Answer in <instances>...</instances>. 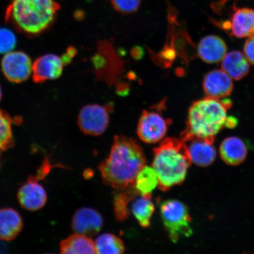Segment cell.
I'll list each match as a JSON object with an SVG mask.
<instances>
[{
    "label": "cell",
    "mask_w": 254,
    "mask_h": 254,
    "mask_svg": "<svg viewBox=\"0 0 254 254\" xmlns=\"http://www.w3.org/2000/svg\"><path fill=\"white\" fill-rule=\"evenodd\" d=\"M146 163L144 152L134 139L117 135L99 171L105 184L122 191L134 189L136 177Z\"/></svg>",
    "instance_id": "6da1fadb"
},
{
    "label": "cell",
    "mask_w": 254,
    "mask_h": 254,
    "mask_svg": "<svg viewBox=\"0 0 254 254\" xmlns=\"http://www.w3.org/2000/svg\"><path fill=\"white\" fill-rule=\"evenodd\" d=\"M232 105L230 99L206 97L195 101L190 107L181 139L184 142L202 139L214 142L215 135L225 127L227 111Z\"/></svg>",
    "instance_id": "7a4b0ae2"
},
{
    "label": "cell",
    "mask_w": 254,
    "mask_h": 254,
    "mask_svg": "<svg viewBox=\"0 0 254 254\" xmlns=\"http://www.w3.org/2000/svg\"><path fill=\"white\" fill-rule=\"evenodd\" d=\"M153 152L152 167L157 174L158 188L167 191L182 184L191 163L186 142L182 139L167 138Z\"/></svg>",
    "instance_id": "3957f363"
},
{
    "label": "cell",
    "mask_w": 254,
    "mask_h": 254,
    "mask_svg": "<svg viewBox=\"0 0 254 254\" xmlns=\"http://www.w3.org/2000/svg\"><path fill=\"white\" fill-rule=\"evenodd\" d=\"M60 9L56 0H11L5 20L21 33L36 36L52 26Z\"/></svg>",
    "instance_id": "277c9868"
},
{
    "label": "cell",
    "mask_w": 254,
    "mask_h": 254,
    "mask_svg": "<svg viewBox=\"0 0 254 254\" xmlns=\"http://www.w3.org/2000/svg\"><path fill=\"white\" fill-rule=\"evenodd\" d=\"M160 208L164 226L173 243H176L182 237L191 236V218L184 203L176 199H168L161 203Z\"/></svg>",
    "instance_id": "5b68a950"
},
{
    "label": "cell",
    "mask_w": 254,
    "mask_h": 254,
    "mask_svg": "<svg viewBox=\"0 0 254 254\" xmlns=\"http://www.w3.org/2000/svg\"><path fill=\"white\" fill-rule=\"evenodd\" d=\"M52 168L49 159L46 158L36 176H30L19 189L17 198L19 204L28 211H36L43 208L47 200V192L39 183L45 178Z\"/></svg>",
    "instance_id": "8992f818"
},
{
    "label": "cell",
    "mask_w": 254,
    "mask_h": 254,
    "mask_svg": "<svg viewBox=\"0 0 254 254\" xmlns=\"http://www.w3.org/2000/svg\"><path fill=\"white\" fill-rule=\"evenodd\" d=\"M110 122L109 108L90 104L81 110L78 117L79 129L85 134L98 136L106 131Z\"/></svg>",
    "instance_id": "52a82bcc"
},
{
    "label": "cell",
    "mask_w": 254,
    "mask_h": 254,
    "mask_svg": "<svg viewBox=\"0 0 254 254\" xmlns=\"http://www.w3.org/2000/svg\"><path fill=\"white\" fill-rule=\"evenodd\" d=\"M170 120H166L160 113L144 110L138 121L136 132L143 142L154 144L166 136Z\"/></svg>",
    "instance_id": "ba28073f"
},
{
    "label": "cell",
    "mask_w": 254,
    "mask_h": 254,
    "mask_svg": "<svg viewBox=\"0 0 254 254\" xmlns=\"http://www.w3.org/2000/svg\"><path fill=\"white\" fill-rule=\"evenodd\" d=\"M33 64L26 53L12 51L3 57L1 66L3 74L8 81L20 83L27 80L32 75Z\"/></svg>",
    "instance_id": "9c48e42d"
},
{
    "label": "cell",
    "mask_w": 254,
    "mask_h": 254,
    "mask_svg": "<svg viewBox=\"0 0 254 254\" xmlns=\"http://www.w3.org/2000/svg\"><path fill=\"white\" fill-rule=\"evenodd\" d=\"M103 225L102 216L91 208H79L72 219L71 228L75 233L89 237L96 236Z\"/></svg>",
    "instance_id": "30bf717a"
},
{
    "label": "cell",
    "mask_w": 254,
    "mask_h": 254,
    "mask_svg": "<svg viewBox=\"0 0 254 254\" xmlns=\"http://www.w3.org/2000/svg\"><path fill=\"white\" fill-rule=\"evenodd\" d=\"M62 57L47 54L37 58L33 64V78L36 82L55 80L62 75L64 66Z\"/></svg>",
    "instance_id": "8fae6325"
},
{
    "label": "cell",
    "mask_w": 254,
    "mask_h": 254,
    "mask_svg": "<svg viewBox=\"0 0 254 254\" xmlns=\"http://www.w3.org/2000/svg\"><path fill=\"white\" fill-rule=\"evenodd\" d=\"M233 87L232 79L222 69L209 72L203 80V89L206 96L214 99L228 97L233 91Z\"/></svg>",
    "instance_id": "7c38bea8"
},
{
    "label": "cell",
    "mask_w": 254,
    "mask_h": 254,
    "mask_svg": "<svg viewBox=\"0 0 254 254\" xmlns=\"http://www.w3.org/2000/svg\"><path fill=\"white\" fill-rule=\"evenodd\" d=\"M224 27L230 29L234 37L243 39L254 35V10L249 8H235L231 20Z\"/></svg>",
    "instance_id": "4fadbf2b"
},
{
    "label": "cell",
    "mask_w": 254,
    "mask_h": 254,
    "mask_svg": "<svg viewBox=\"0 0 254 254\" xmlns=\"http://www.w3.org/2000/svg\"><path fill=\"white\" fill-rule=\"evenodd\" d=\"M227 47L224 41L217 36L203 38L198 46V55L202 61L209 64L220 62L226 55Z\"/></svg>",
    "instance_id": "5bb4252c"
},
{
    "label": "cell",
    "mask_w": 254,
    "mask_h": 254,
    "mask_svg": "<svg viewBox=\"0 0 254 254\" xmlns=\"http://www.w3.org/2000/svg\"><path fill=\"white\" fill-rule=\"evenodd\" d=\"M23 227V220L17 211L10 208L0 209V240H14Z\"/></svg>",
    "instance_id": "9a60e30c"
},
{
    "label": "cell",
    "mask_w": 254,
    "mask_h": 254,
    "mask_svg": "<svg viewBox=\"0 0 254 254\" xmlns=\"http://www.w3.org/2000/svg\"><path fill=\"white\" fill-rule=\"evenodd\" d=\"M187 146L190 161L196 166L206 167L211 165L216 158L213 142L202 139L190 140Z\"/></svg>",
    "instance_id": "2e32d148"
},
{
    "label": "cell",
    "mask_w": 254,
    "mask_h": 254,
    "mask_svg": "<svg viewBox=\"0 0 254 254\" xmlns=\"http://www.w3.org/2000/svg\"><path fill=\"white\" fill-rule=\"evenodd\" d=\"M221 68L231 79L238 81L249 72V62L242 53L233 51L226 54L222 60Z\"/></svg>",
    "instance_id": "e0dca14e"
},
{
    "label": "cell",
    "mask_w": 254,
    "mask_h": 254,
    "mask_svg": "<svg viewBox=\"0 0 254 254\" xmlns=\"http://www.w3.org/2000/svg\"><path fill=\"white\" fill-rule=\"evenodd\" d=\"M220 152L222 160L231 166L243 163L247 155L245 143L236 136L225 139L221 143Z\"/></svg>",
    "instance_id": "ac0fdd59"
},
{
    "label": "cell",
    "mask_w": 254,
    "mask_h": 254,
    "mask_svg": "<svg viewBox=\"0 0 254 254\" xmlns=\"http://www.w3.org/2000/svg\"><path fill=\"white\" fill-rule=\"evenodd\" d=\"M60 252L63 254H97L95 243L91 238L77 233L62 241Z\"/></svg>",
    "instance_id": "d6986e66"
},
{
    "label": "cell",
    "mask_w": 254,
    "mask_h": 254,
    "mask_svg": "<svg viewBox=\"0 0 254 254\" xmlns=\"http://www.w3.org/2000/svg\"><path fill=\"white\" fill-rule=\"evenodd\" d=\"M131 210L139 225L143 228L150 225L151 219L155 210V206L151 201V196H143L136 198L132 203Z\"/></svg>",
    "instance_id": "ffe728a7"
},
{
    "label": "cell",
    "mask_w": 254,
    "mask_h": 254,
    "mask_svg": "<svg viewBox=\"0 0 254 254\" xmlns=\"http://www.w3.org/2000/svg\"><path fill=\"white\" fill-rule=\"evenodd\" d=\"M158 185V176L154 168L145 166L136 177L134 189L139 195L151 196V193Z\"/></svg>",
    "instance_id": "44dd1931"
},
{
    "label": "cell",
    "mask_w": 254,
    "mask_h": 254,
    "mask_svg": "<svg viewBox=\"0 0 254 254\" xmlns=\"http://www.w3.org/2000/svg\"><path fill=\"white\" fill-rule=\"evenodd\" d=\"M94 243L97 254H120L125 252L123 241L112 234L101 235L97 237Z\"/></svg>",
    "instance_id": "7402d4cb"
},
{
    "label": "cell",
    "mask_w": 254,
    "mask_h": 254,
    "mask_svg": "<svg viewBox=\"0 0 254 254\" xmlns=\"http://www.w3.org/2000/svg\"><path fill=\"white\" fill-rule=\"evenodd\" d=\"M139 193L135 189L122 190L117 193L114 199V213L116 220L125 221L129 217V204Z\"/></svg>",
    "instance_id": "603a6c76"
},
{
    "label": "cell",
    "mask_w": 254,
    "mask_h": 254,
    "mask_svg": "<svg viewBox=\"0 0 254 254\" xmlns=\"http://www.w3.org/2000/svg\"><path fill=\"white\" fill-rule=\"evenodd\" d=\"M12 121L7 113L0 110V150L5 151L14 145Z\"/></svg>",
    "instance_id": "cb8c5ba5"
},
{
    "label": "cell",
    "mask_w": 254,
    "mask_h": 254,
    "mask_svg": "<svg viewBox=\"0 0 254 254\" xmlns=\"http://www.w3.org/2000/svg\"><path fill=\"white\" fill-rule=\"evenodd\" d=\"M17 45V37L8 28H0V55H6L14 51Z\"/></svg>",
    "instance_id": "d4e9b609"
},
{
    "label": "cell",
    "mask_w": 254,
    "mask_h": 254,
    "mask_svg": "<svg viewBox=\"0 0 254 254\" xmlns=\"http://www.w3.org/2000/svg\"><path fill=\"white\" fill-rule=\"evenodd\" d=\"M142 0H111L116 11L123 14L134 13L140 7Z\"/></svg>",
    "instance_id": "484cf974"
},
{
    "label": "cell",
    "mask_w": 254,
    "mask_h": 254,
    "mask_svg": "<svg viewBox=\"0 0 254 254\" xmlns=\"http://www.w3.org/2000/svg\"><path fill=\"white\" fill-rule=\"evenodd\" d=\"M244 55L248 61L254 65V35L249 37L244 48Z\"/></svg>",
    "instance_id": "4316f807"
},
{
    "label": "cell",
    "mask_w": 254,
    "mask_h": 254,
    "mask_svg": "<svg viewBox=\"0 0 254 254\" xmlns=\"http://www.w3.org/2000/svg\"><path fill=\"white\" fill-rule=\"evenodd\" d=\"M231 0H217V1L212 2L211 8L215 13L220 14L222 10H223L225 5Z\"/></svg>",
    "instance_id": "83f0119b"
},
{
    "label": "cell",
    "mask_w": 254,
    "mask_h": 254,
    "mask_svg": "<svg viewBox=\"0 0 254 254\" xmlns=\"http://www.w3.org/2000/svg\"><path fill=\"white\" fill-rule=\"evenodd\" d=\"M76 50L74 48L70 47L67 49L66 53L64 54L62 57V59L64 65L70 63L71 60L74 58L75 56Z\"/></svg>",
    "instance_id": "f1b7e54d"
},
{
    "label": "cell",
    "mask_w": 254,
    "mask_h": 254,
    "mask_svg": "<svg viewBox=\"0 0 254 254\" xmlns=\"http://www.w3.org/2000/svg\"><path fill=\"white\" fill-rule=\"evenodd\" d=\"M238 124V121L237 119L233 117H228L226 121V124H225V127L227 128H234L236 127Z\"/></svg>",
    "instance_id": "f546056e"
},
{
    "label": "cell",
    "mask_w": 254,
    "mask_h": 254,
    "mask_svg": "<svg viewBox=\"0 0 254 254\" xmlns=\"http://www.w3.org/2000/svg\"><path fill=\"white\" fill-rule=\"evenodd\" d=\"M2 90L1 86H0V101H1V98H2Z\"/></svg>",
    "instance_id": "4dcf8cb0"
},
{
    "label": "cell",
    "mask_w": 254,
    "mask_h": 254,
    "mask_svg": "<svg viewBox=\"0 0 254 254\" xmlns=\"http://www.w3.org/2000/svg\"><path fill=\"white\" fill-rule=\"evenodd\" d=\"M0 151H1V150H0Z\"/></svg>",
    "instance_id": "1f68e13d"
}]
</instances>
